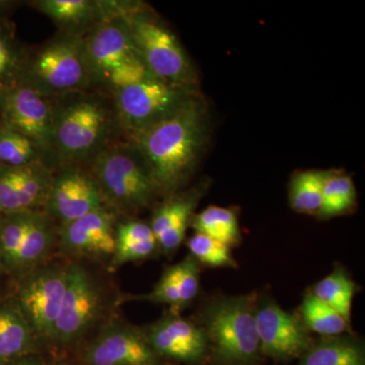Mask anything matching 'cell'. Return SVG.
<instances>
[{"mask_svg": "<svg viewBox=\"0 0 365 365\" xmlns=\"http://www.w3.org/2000/svg\"><path fill=\"white\" fill-rule=\"evenodd\" d=\"M199 198L198 190H194L172 197L155 211L150 225L163 251H175L184 241Z\"/></svg>", "mask_w": 365, "mask_h": 365, "instance_id": "ffe728a7", "label": "cell"}, {"mask_svg": "<svg viewBox=\"0 0 365 365\" xmlns=\"http://www.w3.org/2000/svg\"><path fill=\"white\" fill-rule=\"evenodd\" d=\"M102 307L98 283L83 265L71 262L53 344L71 346L79 342L97 323Z\"/></svg>", "mask_w": 365, "mask_h": 365, "instance_id": "7c38bea8", "label": "cell"}, {"mask_svg": "<svg viewBox=\"0 0 365 365\" xmlns=\"http://www.w3.org/2000/svg\"><path fill=\"white\" fill-rule=\"evenodd\" d=\"M355 285L343 271L335 270L319 281L314 294L350 323Z\"/></svg>", "mask_w": 365, "mask_h": 365, "instance_id": "4316f807", "label": "cell"}, {"mask_svg": "<svg viewBox=\"0 0 365 365\" xmlns=\"http://www.w3.org/2000/svg\"><path fill=\"white\" fill-rule=\"evenodd\" d=\"M38 343L14 299H0V365L35 354Z\"/></svg>", "mask_w": 365, "mask_h": 365, "instance_id": "44dd1931", "label": "cell"}, {"mask_svg": "<svg viewBox=\"0 0 365 365\" xmlns=\"http://www.w3.org/2000/svg\"><path fill=\"white\" fill-rule=\"evenodd\" d=\"M158 241L150 223L138 220H119L116 230V249L112 265H124L148 258L157 249Z\"/></svg>", "mask_w": 365, "mask_h": 365, "instance_id": "7402d4cb", "label": "cell"}, {"mask_svg": "<svg viewBox=\"0 0 365 365\" xmlns=\"http://www.w3.org/2000/svg\"><path fill=\"white\" fill-rule=\"evenodd\" d=\"M206 336L227 361L247 364L260 350L256 309L250 297L216 302L206 314Z\"/></svg>", "mask_w": 365, "mask_h": 365, "instance_id": "30bf717a", "label": "cell"}, {"mask_svg": "<svg viewBox=\"0 0 365 365\" xmlns=\"http://www.w3.org/2000/svg\"><path fill=\"white\" fill-rule=\"evenodd\" d=\"M55 170L44 163L24 167L0 165V215L44 210Z\"/></svg>", "mask_w": 365, "mask_h": 365, "instance_id": "2e32d148", "label": "cell"}, {"mask_svg": "<svg viewBox=\"0 0 365 365\" xmlns=\"http://www.w3.org/2000/svg\"><path fill=\"white\" fill-rule=\"evenodd\" d=\"M54 170L88 167L103 151L123 140L111 95L90 90L52 98Z\"/></svg>", "mask_w": 365, "mask_h": 365, "instance_id": "6da1fadb", "label": "cell"}, {"mask_svg": "<svg viewBox=\"0 0 365 365\" xmlns=\"http://www.w3.org/2000/svg\"><path fill=\"white\" fill-rule=\"evenodd\" d=\"M302 314L307 329L327 337H335L345 332L349 324L314 294H307L304 297Z\"/></svg>", "mask_w": 365, "mask_h": 365, "instance_id": "83f0119b", "label": "cell"}, {"mask_svg": "<svg viewBox=\"0 0 365 365\" xmlns=\"http://www.w3.org/2000/svg\"><path fill=\"white\" fill-rule=\"evenodd\" d=\"M35 163L47 165L37 145L0 120V165L24 167Z\"/></svg>", "mask_w": 365, "mask_h": 365, "instance_id": "d4e9b609", "label": "cell"}, {"mask_svg": "<svg viewBox=\"0 0 365 365\" xmlns=\"http://www.w3.org/2000/svg\"><path fill=\"white\" fill-rule=\"evenodd\" d=\"M119 215L107 206L58 227L57 248L74 259L114 257Z\"/></svg>", "mask_w": 365, "mask_h": 365, "instance_id": "5bb4252c", "label": "cell"}, {"mask_svg": "<svg viewBox=\"0 0 365 365\" xmlns=\"http://www.w3.org/2000/svg\"><path fill=\"white\" fill-rule=\"evenodd\" d=\"M18 83L51 100L93 88L83 38L58 32L28 47Z\"/></svg>", "mask_w": 365, "mask_h": 365, "instance_id": "277c9868", "label": "cell"}, {"mask_svg": "<svg viewBox=\"0 0 365 365\" xmlns=\"http://www.w3.org/2000/svg\"><path fill=\"white\" fill-rule=\"evenodd\" d=\"M148 299L153 300L160 304H169L172 307L182 306L181 299H180L179 292L175 281L173 279L172 275L169 270H165L163 274L162 278L155 285V289L148 297Z\"/></svg>", "mask_w": 365, "mask_h": 365, "instance_id": "d6a6232c", "label": "cell"}, {"mask_svg": "<svg viewBox=\"0 0 365 365\" xmlns=\"http://www.w3.org/2000/svg\"><path fill=\"white\" fill-rule=\"evenodd\" d=\"M356 200L354 182L346 175H329L324 185L322 205L319 215L332 217L342 215L354 205Z\"/></svg>", "mask_w": 365, "mask_h": 365, "instance_id": "f546056e", "label": "cell"}, {"mask_svg": "<svg viewBox=\"0 0 365 365\" xmlns=\"http://www.w3.org/2000/svg\"><path fill=\"white\" fill-rule=\"evenodd\" d=\"M86 169L97 182L105 205L119 216L150 207L162 194L143 151L127 139L103 151Z\"/></svg>", "mask_w": 365, "mask_h": 365, "instance_id": "3957f363", "label": "cell"}, {"mask_svg": "<svg viewBox=\"0 0 365 365\" xmlns=\"http://www.w3.org/2000/svg\"><path fill=\"white\" fill-rule=\"evenodd\" d=\"M6 365H46L43 360L39 357L36 356L35 354L26 355V356L21 357L14 360V361L9 362Z\"/></svg>", "mask_w": 365, "mask_h": 365, "instance_id": "836d02e7", "label": "cell"}, {"mask_svg": "<svg viewBox=\"0 0 365 365\" xmlns=\"http://www.w3.org/2000/svg\"><path fill=\"white\" fill-rule=\"evenodd\" d=\"M192 223L196 232L208 235L227 246L239 242V223L230 209L210 206L196 215Z\"/></svg>", "mask_w": 365, "mask_h": 365, "instance_id": "484cf974", "label": "cell"}, {"mask_svg": "<svg viewBox=\"0 0 365 365\" xmlns=\"http://www.w3.org/2000/svg\"><path fill=\"white\" fill-rule=\"evenodd\" d=\"M145 336L158 355L181 361H196L206 349V333L191 322L177 317L160 319Z\"/></svg>", "mask_w": 365, "mask_h": 365, "instance_id": "d6986e66", "label": "cell"}, {"mask_svg": "<svg viewBox=\"0 0 365 365\" xmlns=\"http://www.w3.org/2000/svg\"><path fill=\"white\" fill-rule=\"evenodd\" d=\"M0 273H2L1 271H0Z\"/></svg>", "mask_w": 365, "mask_h": 365, "instance_id": "8d00e7d4", "label": "cell"}, {"mask_svg": "<svg viewBox=\"0 0 365 365\" xmlns=\"http://www.w3.org/2000/svg\"><path fill=\"white\" fill-rule=\"evenodd\" d=\"M168 270L175 281L182 306L195 299L199 290V269L196 262L188 258Z\"/></svg>", "mask_w": 365, "mask_h": 365, "instance_id": "1f68e13d", "label": "cell"}, {"mask_svg": "<svg viewBox=\"0 0 365 365\" xmlns=\"http://www.w3.org/2000/svg\"><path fill=\"white\" fill-rule=\"evenodd\" d=\"M256 319L260 349L269 356L294 359L309 349L311 340L304 324L274 302L263 304L256 312Z\"/></svg>", "mask_w": 365, "mask_h": 365, "instance_id": "ac0fdd59", "label": "cell"}, {"mask_svg": "<svg viewBox=\"0 0 365 365\" xmlns=\"http://www.w3.org/2000/svg\"><path fill=\"white\" fill-rule=\"evenodd\" d=\"M104 206L97 182L86 168L72 165L55 170L44 211L58 227Z\"/></svg>", "mask_w": 365, "mask_h": 365, "instance_id": "4fadbf2b", "label": "cell"}, {"mask_svg": "<svg viewBox=\"0 0 365 365\" xmlns=\"http://www.w3.org/2000/svg\"><path fill=\"white\" fill-rule=\"evenodd\" d=\"M192 255L211 267H235L230 246L203 234L196 232L188 242Z\"/></svg>", "mask_w": 365, "mask_h": 365, "instance_id": "4dcf8cb0", "label": "cell"}, {"mask_svg": "<svg viewBox=\"0 0 365 365\" xmlns=\"http://www.w3.org/2000/svg\"><path fill=\"white\" fill-rule=\"evenodd\" d=\"M68 264H43L18 278L14 300L38 342L53 343L67 284Z\"/></svg>", "mask_w": 365, "mask_h": 365, "instance_id": "9c48e42d", "label": "cell"}, {"mask_svg": "<svg viewBox=\"0 0 365 365\" xmlns=\"http://www.w3.org/2000/svg\"><path fill=\"white\" fill-rule=\"evenodd\" d=\"M0 120L28 137L54 170V118L51 98L21 83L0 90Z\"/></svg>", "mask_w": 365, "mask_h": 365, "instance_id": "8fae6325", "label": "cell"}, {"mask_svg": "<svg viewBox=\"0 0 365 365\" xmlns=\"http://www.w3.org/2000/svg\"><path fill=\"white\" fill-rule=\"evenodd\" d=\"M19 6H20V2L18 1H4V0H0V16L11 18V14H13L14 9Z\"/></svg>", "mask_w": 365, "mask_h": 365, "instance_id": "e575fe53", "label": "cell"}, {"mask_svg": "<svg viewBox=\"0 0 365 365\" xmlns=\"http://www.w3.org/2000/svg\"><path fill=\"white\" fill-rule=\"evenodd\" d=\"M58 225L44 210L0 215V271L20 278L57 248Z\"/></svg>", "mask_w": 365, "mask_h": 365, "instance_id": "52a82bcc", "label": "cell"}, {"mask_svg": "<svg viewBox=\"0 0 365 365\" xmlns=\"http://www.w3.org/2000/svg\"><path fill=\"white\" fill-rule=\"evenodd\" d=\"M364 353L351 340L332 337L309 348L299 365H364Z\"/></svg>", "mask_w": 365, "mask_h": 365, "instance_id": "cb8c5ba5", "label": "cell"}, {"mask_svg": "<svg viewBox=\"0 0 365 365\" xmlns=\"http://www.w3.org/2000/svg\"><path fill=\"white\" fill-rule=\"evenodd\" d=\"M26 49L11 18L0 16V90L18 83Z\"/></svg>", "mask_w": 365, "mask_h": 365, "instance_id": "603a6c76", "label": "cell"}, {"mask_svg": "<svg viewBox=\"0 0 365 365\" xmlns=\"http://www.w3.org/2000/svg\"><path fill=\"white\" fill-rule=\"evenodd\" d=\"M124 16L151 76L170 85L194 90L195 71L172 30L139 4Z\"/></svg>", "mask_w": 365, "mask_h": 365, "instance_id": "8992f818", "label": "cell"}, {"mask_svg": "<svg viewBox=\"0 0 365 365\" xmlns=\"http://www.w3.org/2000/svg\"><path fill=\"white\" fill-rule=\"evenodd\" d=\"M93 88L111 93L151 76L124 16L100 24L83 38Z\"/></svg>", "mask_w": 365, "mask_h": 365, "instance_id": "5b68a950", "label": "cell"}, {"mask_svg": "<svg viewBox=\"0 0 365 365\" xmlns=\"http://www.w3.org/2000/svg\"><path fill=\"white\" fill-rule=\"evenodd\" d=\"M30 6L49 18L58 28V32L83 38L100 24L129 13L135 6V2L110 0H37L31 2Z\"/></svg>", "mask_w": 365, "mask_h": 365, "instance_id": "9a60e30c", "label": "cell"}, {"mask_svg": "<svg viewBox=\"0 0 365 365\" xmlns=\"http://www.w3.org/2000/svg\"><path fill=\"white\" fill-rule=\"evenodd\" d=\"M207 118L194 96L172 116L130 139L150 163L162 193L176 191L188 179L203 150Z\"/></svg>", "mask_w": 365, "mask_h": 365, "instance_id": "7a4b0ae2", "label": "cell"}, {"mask_svg": "<svg viewBox=\"0 0 365 365\" xmlns=\"http://www.w3.org/2000/svg\"><path fill=\"white\" fill-rule=\"evenodd\" d=\"M83 361L86 365H158V355L144 334L116 324L91 342Z\"/></svg>", "mask_w": 365, "mask_h": 365, "instance_id": "e0dca14e", "label": "cell"}, {"mask_svg": "<svg viewBox=\"0 0 365 365\" xmlns=\"http://www.w3.org/2000/svg\"><path fill=\"white\" fill-rule=\"evenodd\" d=\"M330 173L307 170L294 177L290 188V202L299 212H319L324 185Z\"/></svg>", "mask_w": 365, "mask_h": 365, "instance_id": "f1b7e54d", "label": "cell"}, {"mask_svg": "<svg viewBox=\"0 0 365 365\" xmlns=\"http://www.w3.org/2000/svg\"><path fill=\"white\" fill-rule=\"evenodd\" d=\"M55 365H69V364H61V362H58V364H56Z\"/></svg>", "mask_w": 365, "mask_h": 365, "instance_id": "d590c367", "label": "cell"}, {"mask_svg": "<svg viewBox=\"0 0 365 365\" xmlns=\"http://www.w3.org/2000/svg\"><path fill=\"white\" fill-rule=\"evenodd\" d=\"M195 90L165 83L155 76L111 93L120 128L127 140L181 109Z\"/></svg>", "mask_w": 365, "mask_h": 365, "instance_id": "ba28073f", "label": "cell"}]
</instances>
